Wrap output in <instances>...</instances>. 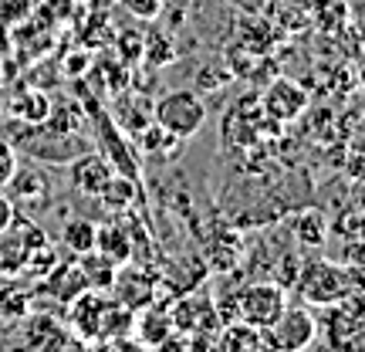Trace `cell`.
<instances>
[{
    "label": "cell",
    "instance_id": "obj_6",
    "mask_svg": "<svg viewBox=\"0 0 365 352\" xmlns=\"http://www.w3.org/2000/svg\"><path fill=\"white\" fill-rule=\"evenodd\" d=\"M257 102H261V112L267 122L287 126V122H294V119L304 116V109H308V91L301 89L294 79L277 75V79L267 81V89L261 91Z\"/></svg>",
    "mask_w": 365,
    "mask_h": 352
},
{
    "label": "cell",
    "instance_id": "obj_15",
    "mask_svg": "<svg viewBox=\"0 0 365 352\" xmlns=\"http://www.w3.org/2000/svg\"><path fill=\"white\" fill-rule=\"evenodd\" d=\"M78 268H81V274H85V285H88L91 291H108L118 264L108 261V258L98 254V251H88V254H81L78 258Z\"/></svg>",
    "mask_w": 365,
    "mask_h": 352
},
{
    "label": "cell",
    "instance_id": "obj_11",
    "mask_svg": "<svg viewBox=\"0 0 365 352\" xmlns=\"http://www.w3.org/2000/svg\"><path fill=\"white\" fill-rule=\"evenodd\" d=\"M7 190V196L14 200V207H41L44 200H48V180L41 176V173L34 170H21L17 166V173L11 176V183L4 186Z\"/></svg>",
    "mask_w": 365,
    "mask_h": 352
},
{
    "label": "cell",
    "instance_id": "obj_1",
    "mask_svg": "<svg viewBox=\"0 0 365 352\" xmlns=\"http://www.w3.org/2000/svg\"><path fill=\"white\" fill-rule=\"evenodd\" d=\"M352 291H355V285L341 261L314 258L298 274V295L304 298V305H325V308H331V305L349 298Z\"/></svg>",
    "mask_w": 365,
    "mask_h": 352
},
{
    "label": "cell",
    "instance_id": "obj_26",
    "mask_svg": "<svg viewBox=\"0 0 365 352\" xmlns=\"http://www.w3.org/2000/svg\"><path fill=\"white\" fill-rule=\"evenodd\" d=\"M108 4H115V0H91V7H95V11H102V7H108Z\"/></svg>",
    "mask_w": 365,
    "mask_h": 352
},
{
    "label": "cell",
    "instance_id": "obj_12",
    "mask_svg": "<svg viewBox=\"0 0 365 352\" xmlns=\"http://www.w3.org/2000/svg\"><path fill=\"white\" fill-rule=\"evenodd\" d=\"M291 231H294V241H298L301 248L318 251V248H325L328 234H331V223H328V217L322 210H301L298 217H294V223H291Z\"/></svg>",
    "mask_w": 365,
    "mask_h": 352
},
{
    "label": "cell",
    "instance_id": "obj_13",
    "mask_svg": "<svg viewBox=\"0 0 365 352\" xmlns=\"http://www.w3.org/2000/svg\"><path fill=\"white\" fill-rule=\"evenodd\" d=\"M95 251L105 254L108 261L115 264H125L132 258V244H129V234L122 223H102L98 234H95Z\"/></svg>",
    "mask_w": 365,
    "mask_h": 352
},
{
    "label": "cell",
    "instance_id": "obj_25",
    "mask_svg": "<svg viewBox=\"0 0 365 352\" xmlns=\"http://www.w3.org/2000/svg\"><path fill=\"white\" fill-rule=\"evenodd\" d=\"M355 207H362L365 210V180L355 186Z\"/></svg>",
    "mask_w": 365,
    "mask_h": 352
},
{
    "label": "cell",
    "instance_id": "obj_16",
    "mask_svg": "<svg viewBox=\"0 0 365 352\" xmlns=\"http://www.w3.org/2000/svg\"><path fill=\"white\" fill-rule=\"evenodd\" d=\"M139 326H145V332L139 328V336H143L145 346H163V339L173 332V318L166 312H156V308H149V312L139 315Z\"/></svg>",
    "mask_w": 365,
    "mask_h": 352
},
{
    "label": "cell",
    "instance_id": "obj_17",
    "mask_svg": "<svg viewBox=\"0 0 365 352\" xmlns=\"http://www.w3.org/2000/svg\"><path fill=\"white\" fill-rule=\"evenodd\" d=\"M98 200H102V203H105L108 210H125V207L132 203V200H135V180H132V176H125V180L112 176V180H108V186L102 190V196H98Z\"/></svg>",
    "mask_w": 365,
    "mask_h": 352
},
{
    "label": "cell",
    "instance_id": "obj_10",
    "mask_svg": "<svg viewBox=\"0 0 365 352\" xmlns=\"http://www.w3.org/2000/svg\"><path fill=\"white\" fill-rule=\"evenodd\" d=\"M170 318H173V328L190 332V336H200L203 328H220L217 326V312H213L210 298H182Z\"/></svg>",
    "mask_w": 365,
    "mask_h": 352
},
{
    "label": "cell",
    "instance_id": "obj_19",
    "mask_svg": "<svg viewBox=\"0 0 365 352\" xmlns=\"http://www.w3.org/2000/svg\"><path fill=\"white\" fill-rule=\"evenodd\" d=\"M143 58L153 68L173 61V58H176V54H173V41L166 38V34H159V31H149V34L143 38Z\"/></svg>",
    "mask_w": 365,
    "mask_h": 352
},
{
    "label": "cell",
    "instance_id": "obj_14",
    "mask_svg": "<svg viewBox=\"0 0 365 352\" xmlns=\"http://www.w3.org/2000/svg\"><path fill=\"white\" fill-rule=\"evenodd\" d=\"M95 234H98V223L88 221V217H71V221L61 227V244H65L75 258L95 251Z\"/></svg>",
    "mask_w": 365,
    "mask_h": 352
},
{
    "label": "cell",
    "instance_id": "obj_23",
    "mask_svg": "<svg viewBox=\"0 0 365 352\" xmlns=\"http://www.w3.org/2000/svg\"><path fill=\"white\" fill-rule=\"evenodd\" d=\"M17 221V207H14V200L7 196V190H0V234Z\"/></svg>",
    "mask_w": 365,
    "mask_h": 352
},
{
    "label": "cell",
    "instance_id": "obj_18",
    "mask_svg": "<svg viewBox=\"0 0 365 352\" xmlns=\"http://www.w3.org/2000/svg\"><path fill=\"white\" fill-rule=\"evenodd\" d=\"M341 264H345V271L352 278L355 291L365 288V241H345V248H341Z\"/></svg>",
    "mask_w": 365,
    "mask_h": 352
},
{
    "label": "cell",
    "instance_id": "obj_20",
    "mask_svg": "<svg viewBox=\"0 0 365 352\" xmlns=\"http://www.w3.org/2000/svg\"><path fill=\"white\" fill-rule=\"evenodd\" d=\"M331 231L341 234V241H365V210L355 207V210H349V213H341Z\"/></svg>",
    "mask_w": 365,
    "mask_h": 352
},
{
    "label": "cell",
    "instance_id": "obj_24",
    "mask_svg": "<svg viewBox=\"0 0 365 352\" xmlns=\"http://www.w3.org/2000/svg\"><path fill=\"white\" fill-rule=\"evenodd\" d=\"M54 352H91V349L85 346V339H81V336H71V339H65V346H58Z\"/></svg>",
    "mask_w": 365,
    "mask_h": 352
},
{
    "label": "cell",
    "instance_id": "obj_4",
    "mask_svg": "<svg viewBox=\"0 0 365 352\" xmlns=\"http://www.w3.org/2000/svg\"><path fill=\"white\" fill-rule=\"evenodd\" d=\"M325 339L328 352H365V301H359L355 291L345 301L331 305Z\"/></svg>",
    "mask_w": 365,
    "mask_h": 352
},
{
    "label": "cell",
    "instance_id": "obj_7",
    "mask_svg": "<svg viewBox=\"0 0 365 352\" xmlns=\"http://www.w3.org/2000/svg\"><path fill=\"white\" fill-rule=\"evenodd\" d=\"M112 298L122 301L125 308H132V312H143V308H149L153 305V298H156V278L145 271V268H135V264H118L115 268V278H112Z\"/></svg>",
    "mask_w": 365,
    "mask_h": 352
},
{
    "label": "cell",
    "instance_id": "obj_3",
    "mask_svg": "<svg viewBox=\"0 0 365 352\" xmlns=\"http://www.w3.org/2000/svg\"><path fill=\"white\" fill-rule=\"evenodd\" d=\"M261 336L271 352H304L318 336V318L304 305H287Z\"/></svg>",
    "mask_w": 365,
    "mask_h": 352
},
{
    "label": "cell",
    "instance_id": "obj_9",
    "mask_svg": "<svg viewBox=\"0 0 365 352\" xmlns=\"http://www.w3.org/2000/svg\"><path fill=\"white\" fill-rule=\"evenodd\" d=\"M7 109H11V116L17 119V122H24V126H41L44 119L51 116V99H48L41 89H34V85H24V89H17L11 95Z\"/></svg>",
    "mask_w": 365,
    "mask_h": 352
},
{
    "label": "cell",
    "instance_id": "obj_22",
    "mask_svg": "<svg viewBox=\"0 0 365 352\" xmlns=\"http://www.w3.org/2000/svg\"><path fill=\"white\" fill-rule=\"evenodd\" d=\"M17 166H21V159H17V149H14L4 136H0V190L11 183V176L17 173Z\"/></svg>",
    "mask_w": 365,
    "mask_h": 352
},
{
    "label": "cell",
    "instance_id": "obj_8",
    "mask_svg": "<svg viewBox=\"0 0 365 352\" xmlns=\"http://www.w3.org/2000/svg\"><path fill=\"white\" fill-rule=\"evenodd\" d=\"M115 173L108 166V159L98 156V153H88V156L75 159L71 166H68V180L75 183V190L81 196H102V190L108 186Z\"/></svg>",
    "mask_w": 365,
    "mask_h": 352
},
{
    "label": "cell",
    "instance_id": "obj_5",
    "mask_svg": "<svg viewBox=\"0 0 365 352\" xmlns=\"http://www.w3.org/2000/svg\"><path fill=\"white\" fill-rule=\"evenodd\" d=\"M234 305L240 326H250L261 332L287 308V291L277 281H254V285H247L237 295Z\"/></svg>",
    "mask_w": 365,
    "mask_h": 352
},
{
    "label": "cell",
    "instance_id": "obj_2",
    "mask_svg": "<svg viewBox=\"0 0 365 352\" xmlns=\"http://www.w3.org/2000/svg\"><path fill=\"white\" fill-rule=\"evenodd\" d=\"M153 122H156L163 132L176 136L180 143H186V139H193L196 132L203 129V122H207V102H203L193 89L166 91V95L153 105Z\"/></svg>",
    "mask_w": 365,
    "mask_h": 352
},
{
    "label": "cell",
    "instance_id": "obj_21",
    "mask_svg": "<svg viewBox=\"0 0 365 352\" xmlns=\"http://www.w3.org/2000/svg\"><path fill=\"white\" fill-rule=\"evenodd\" d=\"M118 7L129 14V17H135V21H156L159 14H163V0H118Z\"/></svg>",
    "mask_w": 365,
    "mask_h": 352
}]
</instances>
